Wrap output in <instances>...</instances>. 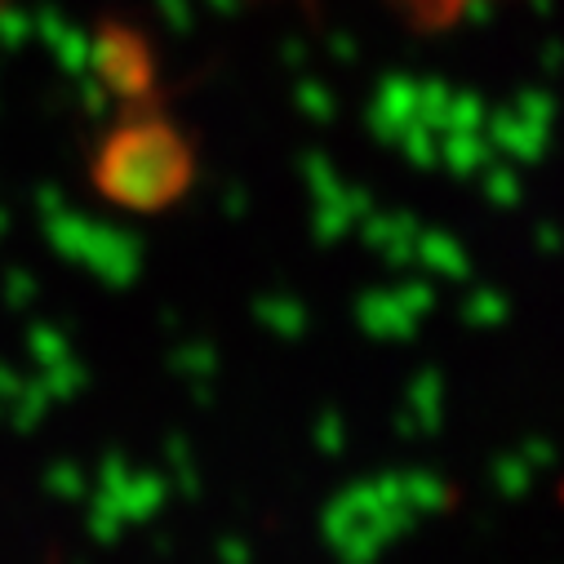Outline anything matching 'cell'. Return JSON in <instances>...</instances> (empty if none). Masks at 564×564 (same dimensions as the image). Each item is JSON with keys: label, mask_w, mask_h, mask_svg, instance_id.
I'll list each match as a JSON object with an SVG mask.
<instances>
[{"label": "cell", "mask_w": 564, "mask_h": 564, "mask_svg": "<svg viewBox=\"0 0 564 564\" xmlns=\"http://www.w3.org/2000/svg\"><path fill=\"white\" fill-rule=\"evenodd\" d=\"M192 183V152L183 133L161 116L120 124L94 156V187L133 214L174 205Z\"/></svg>", "instance_id": "obj_1"}, {"label": "cell", "mask_w": 564, "mask_h": 564, "mask_svg": "<svg viewBox=\"0 0 564 564\" xmlns=\"http://www.w3.org/2000/svg\"><path fill=\"white\" fill-rule=\"evenodd\" d=\"M413 511L387 494H378V485H351L343 489L329 507H325V542L338 551V560L347 564H369L373 555H382L395 538H404L413 529Z\"/></svg>", "instance_id": "obj_2"}, {"label": "cell", "mask_w": 564, "mask_h": 564, "mask_svg": "<svg viewBox=\"0 0 564 564\" xmlns=\"http://www.w3.org/2000/svg\"><path fill=\"white\" fill-rule=\"evenodd\" d=\"M89 72L120 102H143L152 94V85H156V63H152L148 41L138 32H129L124 23H107L89 41Z\"/></svg>", "instance_id": "obj_3"}, {"label": "cell", "mask_w": 564, "mask_h": 564, "mask_svg": "<svg viewBox=\"0 0 564 564\" xmlns=\"http://www.w3.org/2000/svg\"><path fill=\"white\" fill-rule=\"evenodd\" d=\"M80 267H89L102 285L124 290V285H133V280H138V271H143V245H138L129 231H120V227L94 223L89 240L80 249Z\"/></svg>", "instance_id": "obj_4"}, {"label": "cell", "mask_w": 564, "mask_h": 564, "mask_svg": "<svg viewBox=\"0 0 564 564\" xmlns=\"http://www.w3.org/2000/svg\"><path fill=\"white\" fill-rule=\"evenodd\" d=\"M417 120V80L413 76H387L378 80V94L369 102V133L378 143H395V138Z\"/></svg>", "instance_id": "obj_5"}, {"label": "cell", "mask_w": 564, "mask_h": 564, "mask_svg": "<svg viewBox=\"0 0 564 564\" xmlns=\"http://www.w3.org/2000/svg\"><path fill=\"white\" fill-rule=\"evenodd\" d=\"M94 502L111 507L124 524H148V520L170 502V485H165V476H156V471H129L116 494H94Z\"/></svg>", "instance_id": "obj_6"}, {"label": "cell", "mask_w": 564, "mask_h": 564, "mask_svg": "<svg viewBox=\"0 0 564 564\" xmlns=\"http://www.w3.org/2000/svg\"><path fill=\"white\" fill-rule=\"evenodd\" d=\"M546 124H533V120H524L516 107L511 111H494V116H485V138L494 143V152H502V156H511V161H524V165H533V161H542V152H546Z\"/></svg>", "instance_id": "obj_7"}, {"label": "cell", "mask_w": 564, "mask_h": 564, "mask_svg": "<svg viewBox=\"0 0 564 564\" xmlns=\"http://www.w3.org/2000/svg\"><path fill=\"white\" fill-rule=\"evenodd\" d=\"M369 209H373V196H369L365 187H347V183H343L334 196H321V200H316L312 236H316L321 245H338Z\"/></svg>", "instance_id": "obj_8"}, {"label": "cell", "mask_w": 564, "mask_h": 564, "mask_svg": "<svg viewBox=\"0 0 564 564\" xmlns=\"http://www.w3.org/2000/svg\"><path fill=\"white\" fill-rule=\"evenodd\" d=\"M356 321L369 338H382V343H400V338H413V329L422 325L417 316H409L400 307V299L391 290H373L356 303Z\"/></svg>", "instance_id": "obj_9"}, {"label": "cell", "mask_w": 564, "mask_h": 564, "mask_svg": "<svg viewBox=\"0 0 564 564\" xmlns=\"http://www.w3.org/2000/svg\"><path fill=\"white\" fill-rule=\"evenodd\" d=\"M494 161V143L485 129H441V165L454 178H471Z\"/></svg>", "instance_id": "obj_10"}, {"label": "cell", "mask_w": 564, "mask_h": 564, "mask_svg": "<svg viewBox=\"0 0 564 564\" xmlns=\"http://www.w3.org/2000/svg\"><path fill=\"white\" fill-rule=\"evenodd\" d=\"M413 262H422L427 271L445 275V280H467L471 262H467V249L449 236V231H417L413 240Z\"/></svg>", "instance_id": "obj_11"}, {"label": "cell", "mask_w": 564, "mask_h": 564, "mask_svg": "<svg viewBox=\"0 0 564 564\" xmlns=\"http://www.w3.org/2000/svg\"><path fill=\"white\" fill-rule=\"evenodd\" d=\"M409 413L417 417L422 436H436L441 432V413H445V378L436 369H422L409 382Z\"/></svg>", "instance_id": "obj_12"}, {"label": "cell", "mask_w": 564, "mask_h": 564, "mask_svg": "<svg viewBox=\"0 0 564 564\" xmlns=\"http://www.w3.org/2000/svg\"><path fill=\"white\" fill-rule=\"evenodd\" d=\"M400 498L413 516H432L454 502V489L432 471H400Z\"/></svg>", "instance_id": "obj_13"}, {"label": "cell", "mask_w": 564, "mask_h": 564, "mask_svg": "<svg viewBox=\"0 0 564 564\" xmlns=\"http://www.w3.org/2000/svg\"><path fill=\"white\" fill-rule=\"evenodd\" d=\"M253 316H258V325H262V329H271V334H280V338H303V334H307V325H312L307 307H303L299 299H285V294L258 299Z\"/></svg>", "instance_id": "obj_14"}, {"label": "cell", "mask_w": 564, "mask_h": 564, "mask_svg": "<svg viewBox=\"0 0 564 564\" xmlns=\"http://www.w3.org/2000/svg\"><path fill=\"white\" fill-rule=\"evenodd\" d=\"M417 218L413 214H387V227H382V240L373 253H382L391 267H409L413 262V240H417Z\"/></svg>", "instance_id": "obj_15"}, {"label": "cell", "mask_w": 564, "mask_h": 564, "mask_svg": "<svg viewBox=\"0 0 564 564\" xmlns=\"http://www.w3.org/2000/svg\"><path fill=\"white\" fill-rule=\"evenodd\" d=\"M41 391L50 395V400H72V395H80L85 391V382H89V369L76 360V356H67V360H54V365H41Z\"/></svg>", "instance_id": "obj_16"}, {"label": "cell", "mask_w": 564, "mask_h": 564, "mask_svg": "<svg viewBox=\"0 0 564 564\" xmlns=\"http://www.w3.org/2000/svg\"><path fill=\"white\" fill-rule=\"evenodd\" d=\"M50 50H54V58H58L63 76H72V80H76L80 72H89V36H85L76 23H63V28L54 32Z\"/></svg>", "instance_id": "obj_17"}, {"label": "cell", "mask_w": 564, "mask_h": 564, "mask_svg": "<svg viewBox=\"0 0 564 564\" xmlns=\"http://www.w3.org/2000/svg\"><path fill=\"white\" fill-rule=\"evenodd\" d=\"M395 143L404 148V156L417 165V170H436L441 165V133L432 129V124H422V120H413Z\"/></svg>", "instance_id": "obj_18"}, {"label": "cell", "mask_w": 564, "mask_h": 564, "mask_svg": "<svg viewBox=\"0 0 564 564\" xmlns=\"http://www.w3.org/2000/svg\"><path fill=\"white\" fill-rule=\"evenodd\" d=\"M50 404H54V400L41 391V382H23V391L6 404V417L14 422L19 432H36L41 422H45V409H50Z\"/></svg>", "instance_id": "obj_19"}, {"label": "cell", "mask_w": 564, "mask_h": 564, "mask_svg": "<svg viewBox=\"0 0 564 564\" xmlns=\"http://www.w3.org/2000/svg\"><path fill=\"white\" fill-rule=\"evenodd\" d=\"M170 365H174V373H183L187 382H205V378H214V369H218V351H214V343H183V347L170 356Z\"/></svg>", "instance_id": "obj_20"}, {"label": "cell", "mask_w": 564, "mask_h": 564, "mask_svg": "<svg viewBox=\"0 0 564 564\" xmlns=\"http://www.w3.org/2000/svg\"><path fill=\"white\" fill-rule=\"evenodd\" d=\"M449 98H454V89L445 85V80H417V120L422 124H432L436 133L445 129V107H449Z\"/></svg>", "instance_id": "obj_21"}, {"label": "cell", "mask_w": 564, "mask_h": 564, "mask_svg": "<svg viewBox=\"0 0 564 564\" xmlns=\"http://www.w3.org/2000/svg\"><path fill=\"white\" fill-rule=\"evenodd\" d=\"M480 174H485V196H489L498 209H516V205H520L524 192H520V174H516L511 165H494V161H489Z\"/></svg>", "instance_id": "obj_22"}, {"label": "cell", "mask_w": 564, "mask_h": 564, "mask_svg": "<svg viewBox=\"0 0 564 564\" xmlns=\"http://www.w3.org/2000/svg\"><path fill=\"white\" fill-rule=\"evenodd\" d=\"M507 299L502 294H494V290H476L471 299H467V307H463V321L471 325V329H494V325H502L507 321Z\"/></svg>", "instance_id": "obj_23"}, {"label": "cell", "mask_w": 564, "mask_h": 564, "mask_svg": "<svg viewBox=\"0 0 564 564\" xmlns=\"http://www.w3.org/2000/svg\"><path fill=\"white\" fill-rule=\"evenodd\" d=\"M165 463H170V471L178 480V494L183 498H196L200 494V476H196V463H192V445L183 436H170L165 441Z\"/></svg>", "instance_id": "obj_24"}, {"label": "cell", "mask_w": 564, "mask_h": 564, "mask_svg": "<svg viewBox=\"0 0 564 564\" xmlns=\"http://www.w3.org/2000/svg\"><path fill=\"white\" fill-rule=\"evenodd\" d=\"M494 485L502 498H520L533 485V467L520 454H502V458H494Z\"/></svg>", "instance_id": "obj_25"}, {"label": "cell", "mask_w": 564, "mask_h": 564, "mask_svg": "<svg viewBox=\"0 0 564 564\" xmlns=\"http://www.w3.org/2000/svg\"><path fill=\"white\" fill-rule=\"evenodd\" d=\"M28 351H32L36 365H54V360H67V356H72V343H67V334L54 329V325H32V329H28Z\"/></svg>", "instance_id": "obj_26"}, {"label": "cell", "mask_w": 564, "mask_h": 564, "mask_svg": "<svg viewBox=\"0 0 564 564\" xmlns=\"http://www.w3.org/2000/svg\"><path fill=\"white\" fill-rule=\"evenodd\" d=\"M485 116H489V107H485L480 94H458L454 89V98L445 107V129H485Z\"/></svg>", "instance_id": "obj_27"}, {"label": "cell", "mask_w": 564, "mask_h": 564, "mask_svg": "<svg viewBox=\"0 0 564 564\" xmlns=\"http://www.w3.org/2000/svg\"><path fill=\"white\" fill-rule=\"evenodd\" d=\"M76 102H80V111H85V116H94V120H107L116 98L107 94V85H102L94 72H80V76H76Z\"/></svg>", "instance_id": "obj_28"}, {"label": "cell", "mask_w": 564, "mask_h": 564, "mask_svg": "<svg viewBox=\"0 0 564 564\" xmlns=\"http://www.w3.org/2000/svg\"><path fill=\"white\" fill-rule=\"evenodd\" d=\"M294 98H299V111H303V116H312V120H321V124H329V120H334V111H338L334 94H329L321 80H299Z\"/></svg>", "instance_id": "obj_29"}, {"label": "cell", "mask_w": 564, "mask_h": 564, "mask_svg": "<svg viewBox=\"0 0 564 564\" xmlns=\"http://www.w3.org/2000/svg\"><path fill=\"white\" fill-rule=\"evenodd\" d=\"M303 178H307V187H312V196H316V200H321V196H334V192L343 187L338 170H334V165H329V156H321V152L303 156Z\"/></svg>", "instance_id": "obj_30"}, {"label": "cell", "mask_w": 564, "mask_h": 564, "mask_svg": "<svg viewBox=\"0 0 564 564\" xmlns=\"http://www.w3.org/2000/svg\"><path fill=\"white\" fill-rule=\"evenodd\" d=\"M312 441H316V449H321V454L338 458V454H343V445H347V422H343L334 409H325V413L316 417V427H312Z\"/></svg>", "instance_id": "obj_31"}, {"label": "cell", "mask_w": 564, "mask_h": 564, "mask_svg": "<svg viewBox=\"0 0 564 564\" xmlns=\"http://www.w3.org/2000/svg\"><path fill=\"white\" fill-rule=\"evenodd\" d=\"M45 489H50L54 498H63V502H80V498H85V476H80L72 463H54V467L45 471Z\"/></svg>", "instance_id": "obj_32"}, {"label": "cell", "mask_w": 564, "mask_h": 564, "mask_svg": "<svg viewBox=\"0 0 564 564\" xmlns=\"http://www.w3.org/2000/svg\"><path fill=\"white\" fill-rule=\"evenodd\" d=\"M28 41H32V14L28 10H14V6H0V45L19 50Z\"/></svg>", "instance_id": "obj_33"}, {"label": "cell", "mask_w": 564, "mask_h": 564, "mask_svg": "<svg viewBox=\"0 0 564 564\" xmlns=\"http://www.w3.org/2000/svg\"><path fill=\"white\" fill-rule=\"evenodd\" d=\"M395 299H400V307L409 312V316H427L432 307H436V294H432V285H422V280H400V285L391 290Z\"/></svg>", "instance_id": "obj_34"}, {"label": "cell", "mask_w": 564, "mask_h": 564, "mask_svg": "<svg viewBox=\"0 0 564 564\" xmlns=\"http://www.w3.org/2000/svg\"><path fill=\"white\" fill-rule=\"evenodd\" d=\"M32 303H36V275L14 267V271L6 275V307L23 312V307H32Z\"/></svg>", "instance_id": "obj_35"}, {"label": "cell", "mask_w": 564, "mask_h": 564, "mask_svg": "<svg viewBox=\"0 0 564 564\" xmlns=\"http://www.w3.org/2000/svg\"><path fill=\"white\" fill-rule=\"evenodd\" d=\"M516 111H520L524 120H533V124H546V129H551L555 102H551V94H542V89H524V94L516 98Z\"/></svg>", "instance_id": "obj_36"}, {"label": "cell", "mask_w": 564, "mask_h": 564, "mask_svg": "<svg viewBox=\"0 0 564 564\" xmlns=\"http://www.w3.org/2000/svg\"><path fill=\"white\" fill-rule=\"evenodd\" d=\"M120 529H124V520H120L111 507L89 502V533H94V542H116V538H120Z\"/></svg>", "instance_id": "obj_37"}, {"label": "cell", "mask_w": 564, "mask_h": 564, "mask_svg": "<svg viewBox=\"0 0 564 564\" xmlns=\"http://www.w3.org/2000/svg\"><path fill=\"white\" fill-rule=\"evenodd\" d=\"M129 471H133V467H129L120 454H107V458L98 463V494H116V489L124 485Z\"/></svg>", "instance_id": "obj_38"}, {"label": "cell", "mask_w": 564, "mask_h": 564, "mask_svg": "<svg viewBox=\"0 0 564 564\" xmlns=\"http://www.w3.org/2000/svg\"><path fill=\"white\" fill-rule=\"evenodd\" d=\"M156 10L165 14V23L183 36V32H192V6H187V0H156Z\"/></svg>", "instance_id": "obj_39"}, {"label": "cell", "mask_w": 564, "mask_h": 564, "mask_svg": "<svg viewBox=\"0 0 564 564\" xmlns=\"http://www.w3.org/2000/svg\"><path fill=\"white\" fill-rule=\"evenodd\" d=\"M463 19L471 28H489L498 19V6H494V0H463Z\"/></svg>", "instance_id": "obj_40"}, {"label": "cell", "mask_w": 564, "mask_h": 564, "mask_svg": "<svg viewBox=\"0 0 564 564\" xmlns=\"http://www.w3.org/2000/svg\"><path fill=\"white\" fill-rule=\"evenodd\" d=\"M520 458H524L529 467H551V463H555V449H551L546 441H524Z\"/></svg>", "instance_id": "obj_41"}, {"label": "cell", "mask_w": 564, "mask_h": 564, "mask_svg": "<svg viewBox=\"0 0 564 564\" xmlns=\"http://www.w3.org/2000/svg\"><path fill=\"white\" fill-rule=\"evenodd\" d=\"M23 382H28L23 373H14L10 365H0V404H10V400L23 391Z\"/></svg>", "instance_id": "obj_42"}, {"label": "cell", "mask_w": 564, "mask_h": 564, "mask_svg": "<svg viewBox=\"0 0 564 564\" xmlns=\"http://www.w3.org/2000/svg\"><path fill=\"white\" fill-rule=\"evenodd\" d=\"M223 214H227V218H245V214H249V192H245V187H227Z\"/></svg>", "instance_id": "obj_43"}, {"label": "cell", "mask_w": 564, "mask_h": 564, "mask_svg": "<svg viewBox=\"0 0 564 564\" xmlns=\"http://www.w3.org/2000/svg\"><path fill=\"white\" fill-rule=\"evenodd\" d=\"M218 560H223V564H245V560H249V542L223 538V542H218Z\"/></svg>", "instance_id": "obj_44"}, {"label": "cell", "mask_w": 564, "mask_h": 564, "mask_svg": "<svg viewBox=\"0 0 564 564\" xmlns=\"http://www.w3.org/2000/svg\"><path fill=\"white\" fill-rule=\"evenodd\" d=\"M329 50H334V58H338V63H351V58L360 54V50H356V41H351L347 32H329Z\"/></svg>", "instance_id": "obj_45"}, {"label": "cell", "mask_w": 564, "mask_h": 564, "mask_svg": "<svg viewBox=\"0 0 564 564\" xmlns=\"http://www.w3.org/2000/svg\"><path fill=\"white\" fill-rule=\"evenodd\" d=\"M67 200H63V192L58 187H41L36 192V209H41V218H50V214H58Z\"/></svg>", "instance_id": "obj_46"}, {"label": "cell", "mask_w": 564, "mask_h": 564, "mask_svg": "<svg viewBox=\"0 0 564 564\" xmlns=\"http://www.w3.org/2000/svg\"><path fill=\"white\" fill-rule=\"evenodd\" d=\"M280 63H285V67H307L303 41H285V45H280Z\"/></svg>", "instance_id": "obj_47"}, {"label": "cell", "mask_w": 564, "mask_h": 564, "mask_svg": "<svg viewBox=\"0 0 564 564\" xmlns=\"http://www.w3.org/2000/svg\"><path fill=\"white\" fill-rule=\"evenodd\" d=\"M395 436H400V441H413V436H422L417 417H413L409 409H400V413H395Z\"/></svg>", "instance_id": "obj_48"}, {"label": "cell", "mask_w": 564, "mask_h": 564, "mask_svg": "<svg viewBox=\"0 0 564 564\" xmlns=\"http://www.w3.org/2000/svg\"><path fill=\"white\" fill-rule=\"evenodd\" d=\"M538 249H542V253H555V249H560V231H555L551 223L538 227Z\"/></svg>", "instance_id": "obj_49"}, {"label": "cell", "mask_w": 564, "mask_h": 564, "mask_svg": "<svg viewBox=\"0 0 564 564\" xmlns=\"http://www.w3.org/2000/svg\"><path fill=\"white\" fill-rule=\"evenodd\" d=\"M542 72H560V45L555 41H546V50H542Z\"/></svg>", "instance_id": "obj_50"}, {"label": "cell", "mask_w": 564, "mask_h": 564, "mask_svg": "<svg viewBox=\"0 0 564 564\" xmlns=\"http://www.w3.org/2000/svg\"><path fill=\"white\" fill-rule=\"evenodd\" d=\"M209 6H214V10H218V14H231V10H236V6H240V0H209Z\"/></svg>", "instance_id": "obj_51"}, {"label": "cell", "mask_w": 564, "mask_h": 564, "mask_svg": "<svg viewBox=\"0 0 564 564\" xmlns=\"http://www.w3.org/2000/svg\"><path fill=\"white\" fill-rule=\"evenodd\" d=\"M533 10L538 14H551V0H533Z\"/></svg>", "instance_id": "obj_52"}, {"label": "cell", "mask_w": 564, "mask_h": 564, "mask_svg": "<svg viewBox=\"0 0 564 564\" xmlns=\"http://www.w3.org/2000/svg\"><path fill=\"white\" fill-rule=\"evenodd\" d=\"M6 231H10V214H6V209H0V236H6Z\"/></svg>", "instance_id": "obj_53"}]
</instances>
